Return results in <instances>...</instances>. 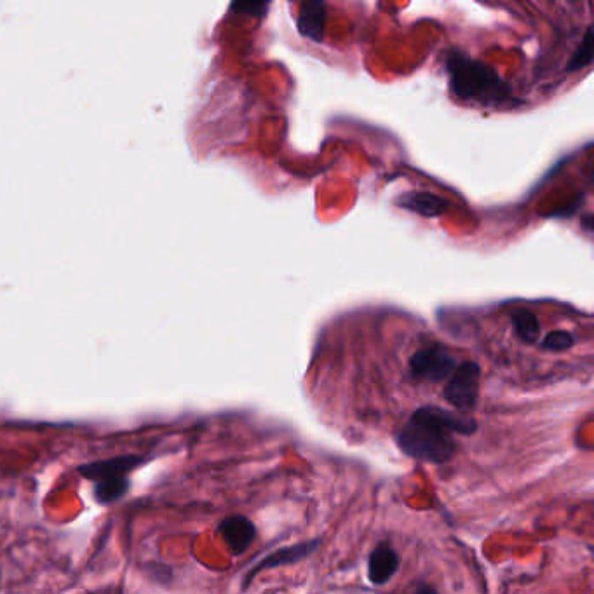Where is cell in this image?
I'll return each mask as SVG.
<instances>
[{
	"instance_id": "7",
	"label": "cell",
	"mask_w": 594,
	"mask_h": 594,
	"mask_svg": "<svg viewBox=\"0 0 594 594\" xmlns=\"http://www.w3.org/2000/svg\"><path fill=\"white\" fill-rule=\"evenodd\" d=\"M220 535L224 537L232 554H242L253 544L256 537V529L244 516H231L222 522Z\"/></svg>"
},
{
	"instance_id": "13",
	"label": "cell",
	"mask_w": 594,
	"mask_h": 594,
	"mask_svg": "<svg viewBox=\"0 0 594 594\" xmlns=\"http://www.w3.org/2000/svg\"><path fill=\"white\" fill-rule=\"evenodd\" d=\"M540 346L551 353H563L575 346V337L567 330H554L544 337Z\"/></svg>"
},
{
	"instance_id": "9",
	"label": "cell",
	"mask_w": 594,
	"mask_h": 594,
	"mask_svg": "<svg viewBox=\"0 0 594 594\" xmlns=\"http://www.w3.org/2000/svg\"><path fill=\"white\" fill-rule=\"evenodd\" d=\"M398 204L407 211H414V213H418V215L427 217V218L439 217L448 208V201H445V199H441L434 194H427V192L407 194V195L400 197Z\"/></svg>"
},
{
	"instance_id": "15",
	"label": "cell",
	"mask_w": 594,
	"mask_h": 594,
	"mask_svg": "<svg viewBox=\"0 0 594 594\" xmlns=\"http://www.w3.org/2000/svg\"><path fill=\"white\" fill-rule=\"evenodd\" d=\"M267 7H269V4H256V2H249V4H236L234 5V9H242V11H251V9H256V14H265V11H267Z\"/></svg>"
},
{
	"instance_id": "1",
	"label": "cell",
	"mask_w": 594,
	"mask_h": 594,
	"mask_svg": "<svg viewBox=\"0 0 594 594\" xmlns=\"http://www.w3.org/2000/svg\"><path fill=\"white\" fill-rule=\"evenodd\" d=\"M475 430L476 422L471 416L438 407H423L400 430L398 445L416 461L443 464L455 455L453 434L469 436Z\"/></svg>"
},
{
	"instance_id": "12",
	"label": "cell",
	"mask_w": 594,
	"mask_h": 594,
	"mask_svg": "<svg viewBox=\"0 0 594 594\" xmlns=\"http://www.w3.org/2000/svg\"><path fill=\"white\" fill-rule=\"evenodd\" d=\"M127 490H129V481H127L126 476L107 477V479L96 481L95 497L100 504H112L116 500H119Z\"/></svg>"
},
{
	"instance_id": "5",
	"label": "cell",
	"mask_w": 594,
	"mask_h": 594,
	"mask_svg": "<svg viewBox=\"0 0 594 594\" xmlns=\"http://www.w3.org/2000/svg\"><path fill=\"white\" fill-rule=\"evenodd\" d=\"M141 462H143V459L138 457V455H122V457H114V459L98 461V462L80 466L79 473L96 483V481H102V479H107V477L126 476L127 473H131L133 469H136Z\"/></svg>"
},
{
	"instance_id": "3",
	"label": "cell",
	"mask_w": 594,
	"mask_h": 594,
	"mask_svg": "<svg viewBox=\"0 0 594 594\" xmlns=\"http://www.w3.org/2000/svg\"><path fill=\"white\" fill-rule=\"evenodd\" d=\"M459 366L455 356L439 344H429L418 349L410 359V373L415 380L439 384L452 377Z\"/></svg>"
},
{
	"instance_id": "2",
	"label": "cell",
	"mask_w": 594,
	"mask_h": 594,
	"mask_svg": "<svg viewBox=\"0 0 594 594\" xmlns=\"http://www.w3.org/2000/svg\"><path fill=\"white\" fill-rule=\"evenodd\" d=\"M452 93L469 103L481 107H500L513 103L511 86L497 70L461 51H452L446 58Z\"/></svg>"
},
{
	"instance_id": "6",
	"label": "cell",
	"mask_w": 594,
	"mask_h": 594,
	"mask_svg": "<svg viewBox=\"0 0 594 594\" xmlns=\"http://www.w3.org/2000/svg\"><path fill=\"white\" fill-rule=\"evenodd\" d=\"M326 4L324 2H303L298 14L297 28L300 35L314 41L323 42L324 39V27H326Z\"/></svg>"
},
{
	"instance_id": "10",
	"label": "cell",
	"mask_w": 594,
	"mask_h": 594,
	"mask_svg": "<svg viewBox=\"0 0 594 594\" xmlns=\"http://www.w3.org/2000/svg\"><path fill=\"white\" fill-rule=\"evenodd\" d=\"M511 324L516 331V335L525 344H537L538 333H540V323L538 316L530 308H514L511 312Z\"/></svg>"
},
{
	"instance_id": "8",
	"label": "cell",
	"mask_w": 594,
	"mask_h": 594,
	"mask_svg": "<svg viewBox=\"0 0 594 594\" xmlns=\"http://www.w3.org/2000/svg\"><path fill=\"white\" fill-rule=\"evenodd\" d=\"M400 567V558L396 551L387 544H380L369 556L368 577L373 584H385Z\"/></svg>"
},
{
	"instance_id": "11",
	"label": "cell",
	"mask_w": 594,
	"mask_h": 594,
	"mask_svg": "<svg viewBox=\"0 0 594 594\" xmlns=\"http://www.w3.org/2000/svg\"><path fill=\"white\" fill-rule=\"evenodd\" d=\"M317 547V542L316 540H310V542H303V544H297L293 547H288V549H281L274 554H270L269 558H265L256 572L260 570H265V568H272V567H279V565H290V563H297L301 558L308 556L314 549Z\"/></svg>"
},
{
	"instance_id": "4",
	"label": "cell",
	"mask_w": 594,
	"mask_h": 594,
	"mask_svg": "<svg viewBox=\"0 0 594 594\" xmlns=\"http://www.w3.org/2000/svg\"><path fill=\"white\" fill-rule=\"evenodd\" d=\"M479 378H481V368L473 361L461 362L452 377L448 378V384L445 385V400L455 407L461 414H468L476 407L477 394H479Z\"/></svg>"
},
{
	"instance_id": "16",
	"label": "cell",
	"mask_w": 594,
	"mask_h": 594,
	"mask_svg": "<svg viewBox=\"0 0 594 594\" xmlns=\"http://www.w3.org/2000/svg\"><path fill=\"white\" fill-rule=\"evenodd\" d=\"M416 594H438L432 588H429V586H425V584H422L418 590H416Z\"/></svg>"
},
{
	"instance_id": "14",
	"label": "cell",
	"mask_w": 594,
	"mask_h": 594,
	"mask_svg": "<svg viewBox=\"0 0 594 594\" xmlns=\"http://www.w3.org/2000/svg\"><path fill=\"white\" fill-rule=\"evenodd\" d=\"M591 35H593V30L591 27L586 30V35H584V41L581 42V46L577 48V51L574 53L572 60L567 65V70L568 72H577V70H583L584 66H588L591 60H593V41H591Z\"/></svg>"
}]
</instances>
